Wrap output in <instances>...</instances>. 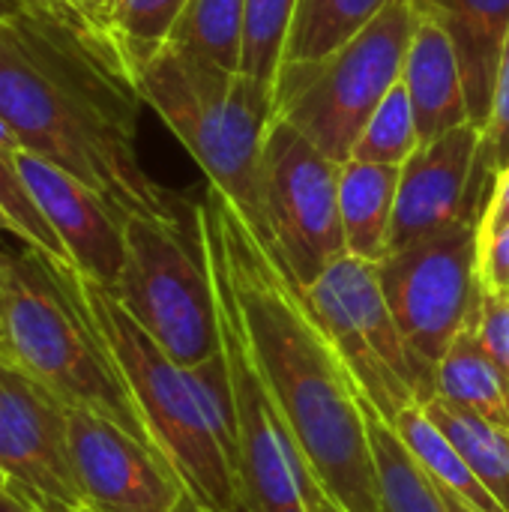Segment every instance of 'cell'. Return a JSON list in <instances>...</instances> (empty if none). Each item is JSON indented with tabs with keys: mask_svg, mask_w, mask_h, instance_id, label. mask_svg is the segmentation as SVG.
<instances>
[{
	"mask_svg": "<svg viewBox=\"0 0 509 512\" xmlns=\"http://www.w3.org/2000/svg\"><path fill=\"white\" fill-rule=\"evenodd\" d=\"M18 168L33 201L63 243L69 264L111 291L126 255L123 216L96 189L36 153L18 150Z\"/></svg>",
	"mask_w": 509,
	"mask_h": 512,
	"instance_id": "15",
	"label": "cell"
},
{
	"mask_svg": "<svg viewBox=\"0 0 509 512\" xmlns=\"http://www.w3.org/2000/svg\"><path fill=\"white\" fill-rule=\"evenodd\" d=\"M66 3H69V6H75V9H81V12H87V15H93V18L108 21L111 0H66Z\"/></svg>",
	"mask_w": 509,
	"mask_h": 512,
	"instance_id": "34",
	"label": "cell"
},
{
	"mask_svg": "<svg viewBox=\"0 0 509 512\" xmlns=\"http://www.w3.org/2000/svg\"><path fill=\"white\" fill-rule=\"evenodd\" d=\"M246 0H189L168 42L240 72Z\"/></svg>",
	"mask_w": 509,
	"mask_h": 512,
	"instance_id": "24",
	"label": "cell"
},
{
	"mask_svg": "<svg viewBox=\"0 0 509 512\" xmlns=\"http://www.w3.org/2000/svg\"><path fill=\"white\" fill-rule=\"evenodd\" d=\"M509 222V165L495 177L492 192L486 198V210L480 219V234H489Z\"/></svg>",
	"mask_w": 509,
	"mask_h": 512,
	"instance_id": "32",
	"label": "cell"
},
{
	"mask_svg": "<svg viewBox=\"0 0 509 512\" xmlns=\"http://www.w3.org/2000/svg\"><path fill=\"white\" fill-rule=\"evenodd\" d=\"M420 18L441 24L459 54L471 120L483 129L492 108L495 69L509 30V0H411Z\"/></svg>",
	"mask_w": 509,
	"mask_h": 512,
	"instance_id": "17",
	"label": "cell"
},
{
	"mask_svg": "<svg viewBox=\"0 0 509 512\" xmlns=\"http://www.w3.org/2000/svg\"><path fill=\"white\" fill-rule=\"evenodd\" d=\"M78 512H102V510H93V507H84V510H78Z\"/></svg>",
	"mask_w": 509,
	"mask_h": 512,
	"instance_id": "42",
	"label": "cell"
},
{
	"mask_svg": "<svg viewBox=\"0 0 509 512\" xmlns=\"http://www.w3.org/2000/svg\"><path fill=\"white\" fill-rule=\"evenodd\" d=\"M69 459L75 483L93 510L171 512L186 495L153 444L81 405H69Z\"/></svg>",
	"mask_w": 509,
	"mask_h": 512,
	"instance_id": "14",
	"label": "cell"
},
{
	"mask_svg": "<svg viewBox=\"0 0 509 512\" xmlns=\"http://www.w3.org/2000/svg\"><path fill=\"white\" fill-rule=\"evenodd\" d=\"M3 261H6V252L0 249V333H3V309H6V285H3Z\"/></svg>",
	"mask_w": 509,
	"mask_h": 512,
	"instance_id": "38",
	"label": "cell"
},
{
	"mask_svg": "<svg viewBox=\"0 0 509 512\" xmlns=\"http://www.w3.org/2000/svg\"><path fill=\"white\" fill-rule=\"evenodd\" d=\"M402 444L411 450V456L420 462V468L465 510L471 512H507L498 498L483 486V480L474 474V468L465 462V456L453 447V441L429 420L423 405L408 408L393 423Z\"/></svg>",
	"mask_w": 509,
	"mask_h": 512,
	"instance_id": "21",
	"label": "cell"
},
{
	"mask_svg": "<svg viewBox=\"0 0 509 512\" xmlns=\"http://www.w3.org/2000/svg\"><path fill=\"white\" fill-rule=\"evenodd\" d=\"M480 219L483 216H468L432 237L390 252L378 264L387 306L429 378L480 303Z\"/></svg>",
	"mask_w": 509,
	"mask_h": 512,
	"instance_id": "11",
	"label": "cell"
},
{
	"mask_svg": "<svg viewBox=\"0 0 509 512\" xmlns=\"http://www.w3.org/2000/svg\"><path fill=\"white\" fill-rule=\"evenodd\" d=\"M402 165L348 159L339 168V216L348 255L381 264L390 255L393 210Z\"/></svg>",
	"mask_w": 509,
	"mask_h": 512,
	"instance_id": "18",
	"label": "cell"
},
{
	"mask_svg": "<svg viewBox=\"0 0 509 512\" xmlns=\"http://www.w3.org/2000/svg\"><path fill=\"white\" fill-rule=\"evenodd\" d=\"M189 0H111L108 27L126 45L132 60L147 57L168 42Z\"/></svg>",
	"mask_w": 509,
	"mask_h": 512,
	"instance_id": "28",
	"label": "cell"
},
{
	"mask_svg": "<svg viewBox=\"0 0 509 512\" xmlns=\"http://www.w3.org/2000/svg\"><path fill=\"white\" fill-rule=\"evenodd\" d=\"M0 512H42V510H39V507H33L30 501H24L21 495H15V492L3 489V492H0Z\"/></svg>",
	"mask_w": 509,
	"mask_h": 512,
	"instance_id": "33",
	"label": "cell"
},
{
	"mask_svg": "<svg viewBox=\"0 0 509 512\" xmlns=\"http://www.w3.org/2000/svg\"><path fill=\"white\" fill-rule=\"evenodd\" d=\"M318 512H345V510H342L330 495H324V492H321V495H318Z\"/></svg>",
	"mask_w": 509,
	"mask_h": 512,
	"instance_id": "39",
	"label": "cell"
},
{
	"mask_svg": "<svg viewBox=\"0 0 509 512\" xmlns=\"http://www.w3.org/2000/svg\"><path fill=\"white\" fill-rule=\"evenodd\" d=\"M135 78L144 105L180 138L207 186L264 237L261 159L273 123V87L171 42L135 60Z\"/></svg>",
	"mask_w": 509,
	"mask_h": 512,
	"instance_id": "3",
	"label": "cell"
},
{
	"mask_svg": "<svg viewBox=\"0 0 509 512\" xmlns=\"http://www.w3.org/2000/svg\"><path fill=\"white\" fill-rule=\"evenodd\" d=\"M6 489V477H3V471H0V492Z\"/></svg>",
	"mask_w": 509,
	"mask_h": 512,
	"instance_id": "41",
	"label": "cell"
},
{
	"mask_svg": "<svg viewBox=\"0 0 509 512\" xmlns=\"http://www.w3.org/2000/svg\"><path fill=\"white\" fill-rule=\"evenodd\" d=\"M420 147L417 117L411 108V96L399 81L375 108L369 123L363 126L351 159L372 165H405V159Z\"/></svg>",
	"mask_w": 509,
	"mask_h": 512,
	"instance_id": "25",
	"label": "cell"
},
{
	"mask_svg": "<svg viewBox=\"0 0 509 512\" xmlns=\"http://www.w3.org/2000/svg\"><path fill=\"white\" fill-rule=\"evenodd\" d=\"M429 420L453 441V447L465 456L483 486L498 498L509 512V429L492 420H483L465 408H456L438 396L423 402Z\"/></svg>",
	"mask_w": 509,
	"mask_h": 512,
	"instance_id": "23",
	"label": "cell"
},
{
	"mask_svg": "<svg viewBox=\"0 0 509 512\" xmlns=\"http://www.w3.org/2000/svg\"><path fill=\"white\" fill-rule=\"evenodd\" d=\"M294 9H297V0H246L243 51H240L243 75L267 87L276 84Z\"/></svg>",
	"mask_w": 509,
	"mask_h": 512,
	"instance_id": "26",
	"label": "cell"
},
{
	"mask_svg": "<svg viewBox=\"0 0 509 512\" xmlns=\"http://www.w3.org/2000/svg\"><path fill=\"white\" fill-rule=\"evenodd\" d=\"M402 84L411 96L420 144L435 141L462 123H474L462 63L450 33L441 24L429 18L417 21L402 63Z\"/></svg>",
	"mask_w": 509,
	"mask_h": 512,
	"instance_id": "16",
	"label": "cell"
},
{
	"mask_svg": "<svg viewBox=\"0 0 509 512\" xmlns=\"http://www.w3.org/2000/svg\"><path fill=\"white\" fill-rule=\"evenodd\" d=\"M417 21L411 0H390L339 51L312 63H282L273 84V117L303 132L333 162H348L363 126L402 81Z\"/></svg>",
	"mask_w": 509,
	"mask_h": 512,
	"instance_id": "6",
	"label": "cell"
},
{
	"mask_svg": "<svg viewBox=\"0 0 509 512\" xmlns=\"http://www.w3.org/2000/svg\"><path fill=\"white\" fill-rule=\"evenodd\" d=\"M3 285L0 348L69 405L90 408L153 444L117 360L84 303L75 267L21 246L6 252Z\"/></svg>",
	"mask_w": 509,
	"mask_h": 512,
	"instance_id": "4",
	"label": "cell"
},
{
	"mask_svg": "<svg viewBox=\"0 0 509 512\" xmlns=\"http://www.w3.org/2000/svg\"><path fill=\"white\" fill-rule=\"evenodd\" d=\"M198 225V222H195ZM213 279L219 342L228 363L234 411H237V480L246 512H318L321 486L294 441L282 411L276 408L255 354L246 339L234 288L216 252L201 240Z\"/></svg>",
	"mask_w": 509,
	"mask_h": 512,
	"instance_id": "9",
	"label": "cell"
},
{
	"mask_svg": "<svg viewBox=\"0 0 509 512\" xmlns=\"http://www.w3.org/2000/svg\"><path fill=\"white\" fill-rule=\"evenodd\" d=\"M0 144H6V147H15V150H21L18 138L12 135V129L6 126V120H3V117H0Z\"/></svg>",
	"mask_w": 509,
	"mask_h": 512,
	"instance_id": "37",
	"label": "cell"
},
{
	"mask_svg": "<svg viewBox=\"0 0 509 512\" xmlns=\"http://www.w3.org/2000/svg\"><path fill=\"white\" fill-rule=\"evenodd\" d=\"M477 279L483 294L509 297V222L489 234H480Z\"/></svg>",
	"mask_w": 509,
	"mask_h": 512,
	"instance_id": "31",
	"label": "cell"
},
{
	"mask_svg": "<svg viewBox=\"0 0 509 512\" xmlns=\"http://www.w3.org/2000/svg\"><path fill=\"white\" fill-rule=\"evenodd\" d=\"M6 234H12V231H9V225H6V219L0 216V249H3V237H6Z\"/></svg>",
	"mask_w": 509,
	"mask_h": 512,
	"instance_id": "40",
	"label": "cell"
},
{
	"mask_svg": "<svg viewBox=\"0 0 509 512\" xmlns=\"http://www.w3.org/2000/svg\"><path fill=\"white\" fill-rule=\"evenodd\" d=\"M339 168L303 132L273 117L261 159L267 222L261 240L300 288H309L336 258L348 255L339 216Z\"/></svg>",
	"mask_w": 509,
	"mask_h": 512,
	"instance_id": "10",
	"label": "cell"
},
{
	"mask_svg": "<svg viewBox=\"0 0 509 512\" xmlns=\"http://www.w3.org/2000/svg\"><path fill=\"white\" fill-rule=\"evenodd\" d=\"M306 303L345 363L363 405L390 426L432 396V378L408 348L378 279V264L336 258L309 288Z\"/></svg>",
	"mask_w": 509,
	"mask_h": 512,
	"instance_id": "8",
	"label": "cell"
},
{
	"mask_svg": "<svg viewBox=\"0 0 509 512\" xmlns=\"http://www.w3.org/2000/svg\"><path fill=\"white\" fill-rule=\"evenodd\" d=\"M0 216L6 219L9 231L21 246H33L57 264H69V255L57 234L51 231L48 219L42 216L39 204L33 201L24 174L18 168V150L0 144Z\"/></svg>",
	"mask_w": 509,
	"mask_h": 512,
	"instance_id": "27",
	"label": "cell"
},
{
	"mask_svg": "<svg viewBox=\"0 0 509 512\" xmlns=\"http://www.w3.org/2000/svg\"><path fill=\"white\" fill-rule=\"evenodd\" d=\"M135 60L108 21L66 0H24L0 27V117L21 150L96 189L123 219H186L138 156Z\"/></svg>",
	"mask_w": 509,
	"mask_h": 512,
	"instance_id": "1",
	"label": "cell"
},
{
	"mask_svg": "<svg viewBox=\"0 0 509 512\" xmlns=\"http://www.w3.org/2000/svg\"><path fill=\"white\" fill-rule=\"evenodd\" d=\"M75 276L156 450L201 507L234 510L240 504L237 471L195 369L165 354L108 288L78 270Z\"/></svg>",
	"mask_w": 509,
	"mask_h": 512,
	"instance_id": "5",
	"label": "cell"
},
{
	"mask_svg": "<svg viewBox=\"0 0 509 512\" xmlns=\"http://www.w3.org/2000/svg\"><path fill=\"white\" fill-rule=\"evenodd\" d=\"M480 162L492 174V180L509 165V30L501 57H498V69H495L492 108H489V120L483 126Z\"/></svg>",
	"mask_w": 509,
	"mask_h": 512,
	"instance_id": "29",
	"label": "cell"
},
{
	"mask_svg": "<svg viewBox=\"0 0 509 512\" xmlns=\"http://www.w3.org/2000/svg\"><path fill=\"white\" fill-rule=\"evenodd\" d=\"M387 6L390 0H297L282 63H312L339 51Z\"/></svg>",
	"mask_w": 509,
	"mask_h": 512,
	"instance_id": "22",
	"label": "cell"
},
{
	"mask_svg": "<svg viewBox=\"0 0 509 512\" xmlns=\"http://www.w3.org/2000/svg\"><path fill=\"white\" fill-rule=\"evenodd\" d=\"M123 270L111 294L138 327L180 366L195 369L219 354L213 279L195 207L186 219H123Z\"/></svg>",
	"mask_w": 509,
	"mask_h": 512,
	"instance_id": "7",
	"label": "cell"
},
{
	"mask_svg": "<svg viewBox=\"0 0 509 512\" xmlns=\"http://www.w3.org/2000/svg\"><path fill=\"white\" fill-rule=\"evenodd\" d=\"M171 512H213V510L201 507V504H198V501H195V498H192V495L186 492V495L180 498V504H177V507H174V510H171ZM231 512H246V510H243V504H237V507H234V510H231Z\"/></svg>",
	"mask_w": 509,
	"mask_h": 512,
	"instance_id": "35",
	"label": "cell"
},
{
	"mask_svg": "<svg viewBox=\"0 0 509 512\" xmlns=\"http://www.w3.org/2000/svg\"><path fill=\"white\" fill-rule=\"evenodd\" d=\"M0 471L42 512L87 507L69 459V402L0 348Z\"/></svg>",
	"mask_w": 509,
	"mask_h": 512,
	"instance_id": "12",
	"label": "cell"
},
{
	"mask_svg": "<svg viewBox=\"0 0 509 512\" xmlns=\"http://www.w3.org/2000/svg\"><path fill=\"white\" fill-rule=\"evenodd\" d=\"M432 396L509 429V378L483 348L474 318L438 360Z\"/></svg>",
	"mask_w": 509,
	"mask_h": 512,
	"instance_id": "19",
	"label": "cell"
},
{
	"mask_svg": "<svg viewBox=\"0 0 509 512\" xmlns=\"http://www.w3.org/2000/svg\"><path fill=\"white\" fill-rule=\"evenodd\" d=\"M474 330L498 363V369L509 378V297H492L480 291V303L474 312Z\"/></svg>",
	"mask_w": 509,
	"mask_h": 512,
	"instance_id": "30",
	"label": "cell"
},
{
	"mask_svg": "<svg viewBox=\"0 0 509 512\" xmlns=\"http://www.w3.org/2000/svg\"><path fill=\"white\" fill-rule=\"evenodd\" d=\"M192 207L201 240L216 252L234 288L258 372L321 492L345 512H378L363 399L303 288L219 189L207 186Z\"/></svg>",
	"mask_w": 509,
	"mask_h": 512,
	"instance_id": "2",
	"label": "cell"
},
{
	"mask_svg": "<svg viewBox=\"0 0 509 512\" xmlns=\"http://www.w3.org/2000/svg\"><path fill=\"white\" fill-rule=\"evenodd\" d=\"M21 3H24V0H0V27H3L15 12H18V6H21Z\"/></svg>",
	"mask_w": 509,
	"mask_h": 512,
	"instance_id": "36",
	"label": "cell"
},
{
	"mask_svg": "<svg viewBox=\"0 0 509 512\" xmlns=\"http://www.w3.org/2000/svg\"><path fill=\"white\" fill-rule=\"evenodd\" d=\"M483 129L462 123L420 144L399 168L390 252L432 237L468 216H483L492 174L480 162Z\"/></svg>",
	"mask_w": 509,
	"mask_h": 512,
	"instance_id": "13",
	"label": "cell"
},
{
	"mask_svg": "<svg viewBox=\"0 0 509 512\" xmlns=\"http://www.w3.org/2000/svg\"><path fill=\"white\" fill-rule=\"evenodd\" d=\"M363 411L378 474V512H471L420 468L384 417H378L369 405H363Z\"/></svg>",
	"mask_w": 509,
	"mask_h": 512,
	"instance_id": "20",
	"label": "cell"
}]
</instances>
